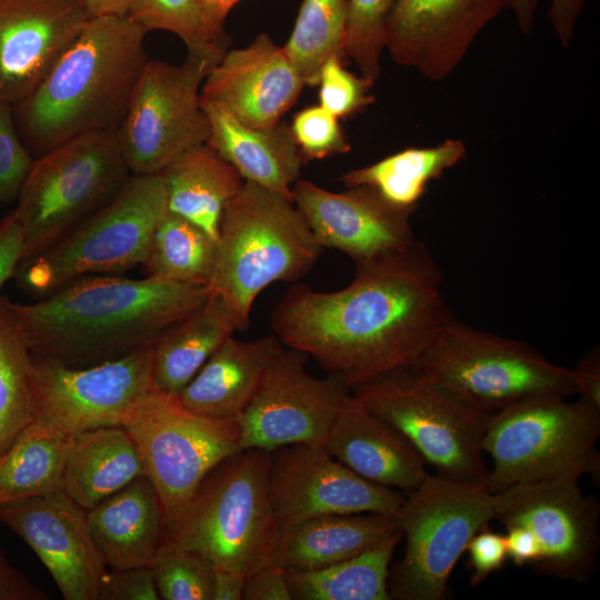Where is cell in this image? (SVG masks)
Instances as JSON below:
<instances>
[{"label": "cell", "instance_id": "obj_28", "mask_svg": "<svg viewBox=\"0 0 600 600\" xmlns=\"http://www.w3.org/2000/svg\"><path fill=\"white\" fill-rule=\"evenodd\" d=\"M144 473L128 431L123 427H102L70 438L60 488L90 510Z\"/></svg>", "mask_w": 600, "mask_h": 600}, {"label": "cell", "instance_id": "obj_36", "mask_svg": "<svg viewBox=\"0 0 600 600\" xmlns=\"http://www.w3.org/2000/svg\"><path fill=\"white\" fill-rule=\"evenodd\" d=\"M347 0H302L292 32L282 47L304 86L318 84L323 63L346 59Z\"/></svg>", "mask_w": 600, "mask_h": 600}, {"label": "cell", "instance_id": "obj_26", "mask_svg": "<svg viewBox=\"0 0 600 600\" xmlns=\"http://www.w3.org/2000/svg\"><path fill=\"white\" fill-rule=\"evenodd\" d=\"M210 122L207 141L231 163L244 181L253 182L292 200V187L306 163L290 126L280 121L269 128H251L201 100Z\"/></svg>", "mask_w": 600, "mask_h": 600}, {"label": "cell", "instance_id": "obj_48", "mask_svg": "<svg viewBox=\"0 0 600 600\" xmlns=\"http://www.w3.org/2000/svg\"><path fill=\"white\" fill-rule=\"evenodd\" d=\"M587 0H550L548 19L552 30L562 44L570 46L577 21L582 12Z\"/></svg>", "mask_w": 600, "mask_h": 600}, {"label": "cell", "instance_id": "obj_24", "mask_svg": "<svg viewBox=\"0 0 600 600\" xmlns=\"http://www.w3.org/2000/svg\"><path fill=\"white\" fill-rule=\"evenodd\" d=\"M91 539L106 567H150L166 539L161 501L144 473L87 510Z\"/></svg>", "mask_w": 600, "mask_h": 600}, {"label": "cell", "instance_id": "obj_13", "mask_svg": "<svg viewBox=\"0 0 600 600\" xmlns=\"http://www.w3.org/2000/svg\"><path fill=\"white\" fill-rule=\"evenodd\" d=\"M210 68L187 53L181 64L148 60L116 131L132 174H156L184 151L207 143L210 122L201 86Z\"/></svg>", "mask_w": 600, "mask_h": 600}, {"label": "cell", "instance_id": "obj_20", "mask_svg": "<svg viewBox=\"0 0 600 600\" xmlns=\"http://www.w3.org/2000/svg\"><path fill=\"white\" fill-rule=\"evenodd\" d=\"M502 9L504 0H398L386 49L398 64L441 81Z\"/></svg>", "mask_w": 600, "mask_h": 600}, {"label": "cell", "instance_id": "obj_11", "mask_svg": "<svg viewBox=\"0 0 600 600\" xmlns=\"http://www.w3.org/2000/svg\"><path fill=\"white\" fill-rule=\"evenodd\" d=\"M493 517V493L484 484L429 474L406 493L396 514L406 549L402 559L390 566L391 600H443L469 540Z\"/></svg>", "mask_w": 600, "mask_h": 600}, {"label": "cell", "instance_id": "obj_3", "mask_svg": "<svg viewBox=\"0 0 600 600\" xmlns=\"http://www.w3.org/2000/svg\"><path fill=\"white\" fill-rule=\"evenodd\" d=\"M147 33L129 16L88 20L39 87L12 107L34 157L80 136L117 131L149 60Z\"/></svg>", "mask_w": 600, "mask_h": 600}, {"label": "cell", "instance_id": "obj_41", "mask_svg": "<svg viewBox=\"0 0 600 600\" xmlns=\"http://www.w3.org/2000/svg\"><path fill=\"white\" fill-rule=\"evenodd\" d=\"M290 129L304 162L346 153L351 149L339 119L320 104L297 112Z\"/></svg>", "mask_w": 600, "mask_h": 600}, {"label": "cell", "instance_id": "obj_25", "mask_svg": "<svg viewBox=\"0 0 600 600\" xmlns=\"http://www.w3.org/2000/svg\"><path fill=\"white\" fill-rule=\"evenodd\" d=\"M283 348L274 334L248 341L231 336L174 396L190 411L236 420Z\"/></svg>", "mask_w": 600, "mask_h": 600}, {"label": "cell", "instance_id": "obj_49", "mask_svg": "<svg viewBox=\"0 0 600 600\" xmlns=\"http://www.w3.org/2000/svg\"><path fill=\"white\" fill-rule=\"evenodd\" d=\"M506 529L508 559L519 567L527 564L531 568L540 558V547L534 536L521 526H509Z\"/></svg>", "mask_w": 600, "mask_h": 600}, {"label": "cell", "instance_id": "obj_54", "mask_svg": "<svg viewBox=\"0 0 600 600\" xmlns=\"http://www.w3.org/2000/svg\"><path fill=\"white\" fill-rule=\"evenodd\" d=\"M541 0H504V9L513 12L517 24L523 34H529Z\"/></svg>", "mask_w": 600, "mask_h": 600}, {"label": "cell", "instance_id": "obj_4", "mask_svg": "<svg viewBox=\"0 0 600 600\" xmlns=\"http://www.w3.org/2000/svg\"><path fill=\"white\" fill-rule=\"evenodd\" d=\"M322 249L292 200L244 181L222 212L208 287L247 330L257 297L272 283L299 281Z\"/></svg>", "mask_w": 600, "mask_h": 600}, {"label": "cell", "instance_id": "obj_22", "mask_svg": "<svg viewBox=\"0 0 600 600\" xmlns=\"http://www.w3.org/2000/svg\"><path fill=\"white\" fill-rule=\"evenodd\" d=\"M304 87L282 47L262 32L228 50L206 76L201 100L251 128H269L297 102Z\"/></svg>", "mask_w": 600, "mask_h": 600}, {"label": "cell", "instance_id": "obj_16", "mask_svg": "<svg viewBox=\"0 0 600 600\" xmlns=\"http://www.w3.org/2000/svg\"><path fill=\"white\" fill-rule=\"evenodd\" d=\"M308 356L284 347L274 358L254 396L236 419L240 449L310 443L323 446L351 388L328 374L311 376Z\"/></svg>", "mask_w": 600, "mask_h": 600}, {"label": "cell", "instance_id": "obj_35", "mask_svg": "<svg viewBox=\"0 0 600 600\" xmlns=\"http://www.w3.org/2000/svg\"><path fill=\"white\" fill-rule=\"evenodd\" d=\"M32 356L13 302L0 297V454L32 423Z\"/></svg>", "mask_w": 600, "mask_h": 600}, {"label": "cell", "instance_id": "obj_46", "mask_svg": "<svg viewBox=\"0 0 600 600\" xmlns=\"http://www.w3.org/2000/svg\"><path fill=\"white\" fill-rule=\"evenodd\" d=\"M22 252V231L13 211L0 223V288L13 277Z\"/></svg>", "mask_w": 600, "mask_h": 600}, {"label": "cell", "instance_id": "obj_30", "mask_svg": "<svg viewBox=\"0 0 600 600\" xmlns=\"http://www.w3.org/2000/svg\"><path fill=\"white\" fill-rule=\"evenodd\" d=\"M167 210L202 228L216 241L222 212L244 183L237 169L213 148L193 147L160 172Z\"/></svg>", "mask_w": 600, "mask_h": 600}, {"label": "cell", "instance_id": "obj_9", "mask_svg": "<svg viewBox=\"0 0 600 600\" xmlns=\"http://www.w3.org/2000/svg\"><path fill=\"white\" fill-rule=\"evenodd\" d=\"M166 211L162 176L132 174L111 201L54 246L19 264L13 277L26 292L43 298L83 277L118 274L144 264Z\"/></svg>", "mask_w": 600, "mask_h": 600}, {"label": "cell", "instance_id": "obj_52", "mask_svg": "<svg viewBox=\"0 0 600 600\" xmlns=\"http://www.w3.org/2000/svg\"><path fill=\"white\" fill-rule=\"evenodd\" d=\"M201 11L211 27L218 30H224V21L241 0H197Z\"/></svg>", "mask_w": 600, "mask_h": 600}, {"label": "cell", "instance_id": "obj_6", "mask_svg": "<svg viewBox=\"0 0 600 600\" xmlns=\"http://www.w3.org/2000/svg\"><path fill=\"white\" fill-rule=\"evenodd\" d=\"M600 408L582 400L540 396L488 416L481 449L493 460L491 493L517 483L600 477Z\"/></svg>", "mask_w": 600, "mask_h": 600}, {"label": "cell", "instance_id": "obj_50", "mask_svg": "<svg viewBox=\"0 0 600 600\" xmlns=\"http://www.w3.org/2000/svg\"><path fill=\"white\" fill-rule=\"evenodd\" d=\"M43 591L12 567L0 568V600H43Z\"/></svg>", "mask_w": 600, "mask_h": 600}, {"label": "cell", "instance_id": "obj_44", "mask_svg": "<svg viewBox=\"0 0 600 600\" xmlns=\"http://www.w3.org/2000/svg\"><path fill=\"white\" fill-rule=\"evenodd\" d=\"M469 564L472 573L470 586L483 582L491 573L500 570L508 560L506 536L484 528L468 542Z\"/></svg>", "mask_w": 600, "mask_h": 600}, {"label": "cell", "instance_id": "obj_55", "mask_svg": "<svg viewBox=\"0 0 600 600\" xmlns=\"http://www.w3.org/2000/svg\"><path fill=\"white\" fill-rule=\"evenodd\" d=\"M7 567H9V563L6 557L3 556L2 551L0 550V568H7Z\"/></svg>", "mask_w": 600, "mask_h": 600}, {"label": "cell", "instance_id": "obj_56", "mask_svg": "<svg viewBox=\"0 0 600 600\" xmlns=\"http://www.w3.org/2000/svg\"><path fill=\"white\" fill-rule=\"evenodd\" d=\"M0 223H1V219H0Z\"/></svg>", "mask_w": 600, "mask_h": 600}, {"label": "cell", "instance_id": "obj_53", "mask_svg": "<svg viewBox=\"0 0 600 600\" xmlns=\"http://www.w3.org/2000/svg\"><path fill=\"white\" fill-rule=\"evenodd\" d=\"M89 18L129 16L134 0H83Z\"/></svg>", "mask_w": 600, "mask_h": 600}, {"label": "cell", "instance_id": "obj_32", "mask_svg": "<svg viewBox=\"0 0 600 600\" xmlns=\"http://www.w3.org/2000/svg\"><path fill=\"white\" fill-rule=\"evenodd\" d=\"M399 530L369 550L332 566L286 572L292 600H391L388 578Z\"/></svg>", "mask_w": 600, "mask_h": 600}, {"label": "cell", "instance_id": "obj_21", "mask_svg": "<svg viewBox=\"0 0 600 600\" xmlns=\"http://www.w3.org/2000/svg\"><path fill=\"white\" fill-rule=\"evenodd\" d=\"M89 19L83 0H0V102L27 99Z\"/></svg>", "mask_w": 600, "mask_h": 600}, {"label": "cell", "instance_id": "obj_12", "mask_svg": "<svg viewBox=\"0 0 600 600\" xmlns=\"http://www.w3.org/2000/svg\"><path fill=\"white\" fill-rule=\"evenodd\" d=\"M134 441L159 496L166 528L183 511L207 473L240 449L236 420L206 417L154 388L121 424Z\"/></svg>", "mask_w": 600, "mask_h": 600}, {"label": "cell", "instance_id": "obj_34", "mask_svg": "<svg viewBox=\"0 0 600 600\" xmlns=\"http://www.w3.org/2000/svg\"><path fill=\"white\" fill-rule=\"evenodd\" d=\"M216 250L217 241L202 228L167 210L154 229L143 266L156 278L208 286Z\"/></svg>", "mask_w": 600, "mask_h": 600}, {"label": "cell", "instance_id": "obj_15", "mask_svg": "<svg viewBox=\"0 0 600 600\" xmlns=\"http://www.w3.org/2000/svg\"><path fill=\"white\" fill-rule=\"evenodd\" d=\"M493 519L534 536L540 558L532 570L566 581H589L600 548V501L587 497L578 481L517 483L493 493Z\"/></svg>", "mask_w": 600, "mask_h": 600}, {"label": "cell", "instance_id": "obj_18", "mask_svg": "<svg viewBox=\"0 0 600 600\" xmlns=\"http://www.w3.org/2000/svg\"><path fill=\"white\" fill-rule=\"evenodd\" d=\"M0 522L34 551L66 600H98L106 566L87 510L61 488L0 506Z\"/></svg>", "mask_w": 600, "mask_h": 600}, {"label": "cell", "instance_id": "obj_7", "mask_svg": "<svg viewBox=\"0 0 600 600\" xmlns=\"http://www.w3.org/2000/svg\"><path fill=\"white\" fill-rule=\"evenodd\" d=\"M131 176L113 131L80 136L38 156L13 210L22 231L19 264L70 234Z\"/></svg>", "mask_w": 600, "mask_h": 600}, {"label": "cell", "instance_id": "obj_10", "mask_svg": "<svg viewBox=\"0 0 600 600\" xmlns=\"http://www.w3.org/2000/svg\"><path fill=\"white\" fill-rule=\"evenodd\" d=\"M351 392L402 433L437 476L484 484L489 470L481 441L490 413L469 406L412 367L381 374Z\"/></svg>", "mask_w": 600, "mask_h": 600}, {"label": "cell", "instance_id": "obj_40", "mask_svg": "<svg viewBox=\"0 0 600 600\" xmlns=\"http://www.w3.org/2000/svg\"><path fill=\"white\" fill-rule=\"evenodd\" d=\"M319 104L336 116L346 119L366 109L373 102V82L350 72L343 59L331 57L319 73Z\"/></svg>", "mask_w": 600, "mask_h": 600}, {"label": "cell", "instance_id": "obj_2", "mask_svg": "<svg viewBox=\"0 0 600 600\" xmlns=\"http://www.w3.org/2000/svg\"><path fill=\"white\" fill-rule=\"evenodd\" d=\"M210 294L207 284L96 274L13 309L32 357L87 368L153 347Z\"/></svg>", "mask_w": 600, "mask_h": 600}, {"label": "cell", "instance_id": "obj_37", "mask_svg": "<svg viewBox=\"0 0 600 600\" xmlns=\"http://www.w3.org/2000/svg\"><path fill=\"white\" fill-rule=\"evenodd\" d=\"M129 17L148 32L164 30L177 34L188 53L202 59L210 70L231 43L224 30L209 24L197 0H134Z\"/></svg>", "mask_w": 600, "mask_h": 600}, {"label": "cell", "instance_id": "obj_33", "mask_svg": "<svg viewBox=\"0 0 600 600\" xmlns=\"http://www.w3.org/2000/svg\"><path fill=\"white\" fill-rule=\"evenodd\" d=\"M69 444L50 428L26 427L0 454V506L60 488Z\"/></svg>", "mask_w": 600, "mask_h": 600}, {"label": "cell", "instance_id": "obj_8", "mask_svg": "<svg viewBox=\"0 0 600 600\" xmlns=\"http://www.w3.org/2000/svg\"><path fill=\"white\" fill-rule=\"evenodd\" d=\"M486 413L540 396L577 394L572 369L528 343L449 319L410 366Z\"/></svg>", "mask_w": 600, "mask_h": 600}, {"label": "cell", "instance_id": "obj_19", "mask_svg": "<svg viewBox=\"0 0 600 600\" xmlns=\"http://www.w3.org/2000/svg\"><path fill=\"white\" fill-rule=\"evenodd\" d=\"M291 194L318 243L346 253L354 263L401 250L416 240L410 221L414 211L390 203L370 187L332 192L298 180Z\"/></svg>", "mask_w": 600, "mask_h": 600}, {"label": "cell", "instance_id": "obj_31", "mask_svg": "<svg viewBox=\"0 0 600 600\" xmlns=\"http://www.w3.org/2000/svg\"><path fill=\"white\" fill-rule=\"evenodd\" d=\"M467 153L462 139L427 148H408L340 178L346 187L374 189L390 203L414 211L427 186L458 164Z\"/></svg>", "mask_w": 600, "mask_h": 600}, {"label": "cell", "instance_id": "obj_42", "mask_svg": "<svg viewBox=\"0 0 600 600\" xmlns=\"http://www.w3.org/2000/svg\"><path fill=\"white\" fill-rule=\"evenodd\" d=\"M36 158L18 133L12 106L0 102V203L17 200Z\"/></svg>", "mask_w": 600, "mask_h": 600}, {"label": "cell", "instance_id": "obj_17", "mask_svg": "<svg viewBox=\"0 0 600 600\" xmlns=\"http://www.w3.org/2000/svg\"><path fill=\"white\" fill-rule=\"evenodd\" d=\"M269 489L280 531L327 514L396 517L406 497L356 473L323 446L310 443L270 451Z\"/></svg>", "mask_w": 600, "mask_h": 600}, {"label": "cell", "instance_id": "obj_1", "mask_svg": "<svg viewBox=\"0 0 600 600\" xmlns=\"http://www.w3.org/2000/svg\"><path fill=\"white\" fill-rule=\"evenodd\" d=\"M427 247L410 246L356 263L343 289L294 283L270 313L273 334L304 352L351 390L410 367L452 314Z\"/></svg>", "mask_w": 600, "mask_h": 600}, {"label": "cell", "instance_id": "obj_29", "mask_svg": "<svg viewBox=\"0 0 600 600\" xmlns=\"http://www.w3.org/2000/svg\"><path fill=\"white\" fill-rule=\"evenodd\" d=\"M239 316L217 293L168 329L153 344L156 387L177 394L209 357L236 331H244Z\"/></svg>", "mask_w": 600, "mask_h": 600}, {"label": "cell", "instance_id": "obj_51", "mask_svg": "<svg viewBox=\"0 0 600 600\" xmlns=\"http://www.w3.org/2000/svg\"><path fill=\"white\" fill-rule=\"evenodd\" d=\"M246 576L214 567L212 600H242Z\"/></svg>", "mask_w": 600, "mask_h": 600}, {"label": "cell", "instance_id": "obj_38", "mask_svg": "<svg viewBox=\"0 0 600 600\" xmlns=\"http://www.w3.org/2000/svg\"><path fill=\"white\" fill-rule=\"evenodd\" d=\"M398 0H347L344 54L360 76L374 83L381 73V54Z\"/></svg>", "mask_w": 600, "mask_h": 600}, {"label": "cell", "instance_id": "obj_23", "mask_svg": "<svg viewBox=\"0 0 600 600\" xmlns=\"http://www.w3.org/2000/svg\"><path fill=\"white\" fill-rule=\"evenodd\" d=\"M323 447L361 477L404 493L416 490L429 476L424 459L407 438L352 392Z\"/></svg>", "mask_w": 600, "mask_h": 600}, {"label": "cell", "instance_id": "obj_14", "mask_svg": "<svg viewBox=\"0 0 600 600\" xmlns=\"http://www.w3.org/2000/svg\"><path fill=\"white\" fill-rule=\"evenodd\" d=\"M154 388L152 347L87 368L32 357V422L67 438L122 427L126 413Z\"/></svg>", "mask_w": 600, "mask_h": 600}, {"label": "cell", "instance_id": "obj_47", "mask_svg": "<svg viewBox=\"0 0 600 600\" xmlns=\"http://www.w3.org/2000/svg\"><path fill=\"white\" fill-rule=\"evenodd\" d=\"M579 398L600 408V350L592 348L572 369Z\"/></svg>", "mask_w": 600, "mask_h": 600}, {"label": "cell", "instance_id": "obj_5", "mask_svg": "<svg viewBox=\"0 0 600 600\" xmlns=\"http://www.w3.org/2000/svg\"><path fill=\"white\" fill-rule=\"evenodd\" d=\"M270 452L241 449L202 479L166 539L248 577L273 563L280 538L269 489Z\"/></svg>", "mask_w": 600, "mask_h": 600}, {"label": "cell", "instance_id": "obj_45", "mask_svg": "<svg viewBox=\"0 0 600 600\" xmlns=\"http://www.w3.org/2000/svg\"><path fill=\"white\" fill-rule=\"evenodd\" d=\"M242 599L292 600L286 571L270 563L246 577Z\"/></svg>", "mask_w": 600, "mask_h": 600}, {"label": "cell", "instance_id": "obj_27", "mask_svg": "<svg viewBox=\"0 0 600 600\" xmlns=\"http://www.w3.org/2000/svg\"><path fill=\"white\" fill-rule=\"evenodd\" d=\"M401 530L380 513L327 514L280 531L273 563L286 572L322 569L353 558Z\"/></svg>", "mask_w": 600, "mask_h": 600}, {"label": "cell", "instance_id": "obj_43", "mask_svg": "<svg viewBox=\"0 0 600 600\" xmlns=\"http://www.w3.org/2000/svg\"><path fill=\"white\" fill-rule=\"evenodd\" d=\"M150 567L106 569L98 588V600H159Z\"/></svg>", "mask_w": 600, "mask_h": 600}, {"label": "cell", "instance_id": "obj_39", "mask_svg": "<svg viewBox=\"0 0 600 600\" xmlns=\"http://www.w3.org/2000/svg\"><path fill=\"white\" fill-rule=\"evenodd\" d=\"M150 569L160 599L212 600L214 566L200 554L164 539Z\"/></svg>", "mask_w": 600, "mask_h": 600}]
</instances>
